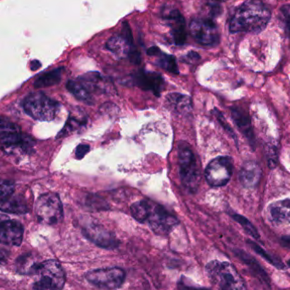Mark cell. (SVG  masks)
Returning a JSON list of instances; mask_svg holds the SVG:
<instances>
[{
	"label": "cell",
	"mask_w": 290,
	"mask_h": 290,
	"mask_svg": "<svg viewBox=\"0 0 290 290\" xmlns=\"http://www.w3.org/2000/svg\"><path fill=\"white\" fill-rule=\"evenodd\" d=\"M271 18L269 9L261 0H247L236 10L230 20L229 31L232 33L263 31Z\"/></svg>",
	"instance_id": "6da1fadb"
},
{
	"label": "cell",
	"mask_w": 290,
	"mask_h": 290,
	"mask_svg": "<svg viewBox=\"0 0 290 290\" xmlns=\"http://www.w3.org/2000/svg\"><path fill=\"white\" fill-rule=\"evenodd\" d=\"M178 166L183 187L188 192H197L201 182V170L195 154L187 142H181L178 145Z\"/></svg>",
	"instance_id": "7a4b0ae2"
},
{
	"label": "cell",
	"mask_w": 290,
	"mask_h": 290,
	"mask_svg": "<svg viewBox=\"0 0 290 290\" xmlns=\"http://www.w3.org/2000/svg\"><path fill=\"white\" fill-rule=\"evenodd\" d=\"M206 272L219 290H247L237 270L228 262L211 261L206 266Z\"/></svg>",
	"instance_id": "3957f363"
},
{
	"label": "cell",
	"mask_w": 290,
	"mask_h": 290,
	"mask_svg": "<svg viewBox=\"0 0 290 290\" xmlns=\"http://www.w3.org/2000/svg\"><path fill=\"white\" fill-rule=\"evenodd\" d=\"M34 273L37 279L32 290H62L66 283L65 272L56 260H47L38 264Z\"/></svg>",
	"instance_id": "277c9868"
},
{
	"label": "cell",
	"mask_w": 290,
	"mask_h": 290,
	"mask_svg": "<svg viewBox=\"0 0 290 290\" xmlns=\"http://www.w3.org/2000/svg\"><path fill=\"white\" fill-rule=\"evenodd\" d=\"M23 108L32 118L41 122H51L57 116L60 104L44 93L37 92L31 93L25 99Z\"/></svg>",
	"instance_id": "5b68a950"
},
{
	"label": "cell",
	"mask_w": 290,
	"mask_h": 290,
	"mask_svg": "<svg viewBox=\"0 0 290 290\" xmlns=\"http://www.w3.org/2000/svg\"><path fill=\"white\" fill-rule=\"evenodd\" d=\"M36 215L42 224L56 225L63 218V206L57 194L47 192L40 196L36 205Z\"/></svg>",
	"instance_id": "8992f818"
},
{
	"label": "cell",
	"mask_w": 290,
	"mask_h": 290,
	"mask_svg": "<svg viewBox=\"0 0 290 290\" xmlns=\"http://www.w3.org/2000/svg\"><path fill=\"white\" fill-rule=\"evenodd\" d=\"M124 271L118 267H108L90 271L86 274L87 282L102 289H116L125 281Z\"/></svg>",
	"instance_id": "52a82bcc"
},
{
	"label": "cell",
	"mask_w": 290,
	"mask_h": 290,
	"mask_svg": "<svg viewBox=\"0 0 290 290\" xmlns=\"http://www.w3.org/2000/svg\"><path fill=\"white\" fill-rule=\"evenodd\" d=\"M189 30L192 37L202 46L212 47L219 42V30L213 20L194 19L190 22Z\"/></svg>",
	"instance_id": "ba28073f"
},
{
	"label": "cell",
	"mask_w": 290,
	"mask_h": 290,
	"mask_svg": "<svg viewBox=\"0 0 290 290\" xmlns=\"http://www.w3.org/2000/svg\"><path fill=\"white\" fill-rule=\"evenodd\" d=\"M232 174V161L228 156L214 159L206 169V179L211 187H223Z\"/></svg>",
	"instance_id": "9c48e42d"
},
{
	"label": "cell",
	"mask_w": 290,
	"mask_h": 290,
	"mask_svg": "<svg viewBox=\"0 0 290 290\" xmlns=\"http://www.w3.org/2000/svg\"><path fill=\"white\" fill-rule=\"evenodd\" d=\"M147 222L155 233L162 236L169 234L179 223L177 217L163 206L153 203Z\"/></svg>",
	"instance_id": "30bf717a"
},
{
	"label": "cell",
	"mask_w": 290,
	"mask_h": 290,
	"mask_svg": "<svg viewBox=\"0 0 290 290\" xmlns=\"http://www.w3.org/2000/svg\"><path fill=\"white\" fill-rule=\"evenodd\" d=\"M106 49L120 58H129L130 56L137 51L133 44L132 31L127 22L123 23L121 34L115 35L107 41Z\"/></svg>",
	"instance_id": "8fae6325"
},
{
	"label": "cell",
	"mask_w": 290,
	"mask_h": 290,
	"mask_svg": "<svg viewBox=\"0 0 290 290\" xmlns=\"http://www.w3.org/2000/svg\"><path fill=\"white\" fill-rule=\"evenodd\" d=\"M82 233L87 239L101 248L115 250L120 245L116 235L101 225L88 224L82 228Z\"/></svg>",
	"instance_id": "7c38bea8"
},
{
	"label": "cell",
	"mask_w": 290,
	"mask_h": 290,
	"mask_svg": "<svg viewBox=\"0 0 290 290\" xmlns=\"http://www.w3.org/2000/svg\"><path fill=\"white\" fill-rule=\"evenodd\" d=\"M24 228L21 222L0 215V244L19 246L23 239Z\"/></svg>",
	"instance_id": "4fadbf2b"
},
{
	"label": "cell",
	"mask_w": 290,
	"mask_h": 290,
	"mask_svg": "<svg viewBox=\"0 0 290 290\" xmlns=\"http://www.w3.org/2000/svg\"><path fill=\"white\" fill-rule=\"evenodd\" d=\"M131 83L144 91H151L160 97L165 87V80L158 72L139 71L131 77Z\"/></svg>",
	"instance_id": "5bb4252c"
},
{
	"label": "cell",
	"mask_w": 290,
	"mask_h": 290,
	"mask_svg": "<svg viewBox=\"0 0 290 290\" xmlns=\"http://www.w3.org/2000/svg\"><path fill=\"white\" fill-rule=\"evenodd\" d=\"M163 17L171 28V34L175 44L177 46L185 44L187 42V31L183 16L177 10L172 9L171 11L163 12Z\"/></svg>",
	"instance_id": "9a60e30c"
},
{
	"label": "cell",
	"mask_w": 290,
	"mask_h": 290,
	"mask_svg": "<svg viewBox=\"0 0 290 290\" xmlns=\"http://www.w3.org/2000/svg\"><path fill=\"white\" fill-rule=\"evenodd\" d=\"M77 80L91 93H107L113 90L108 80L99 72H87Z\"/></svg>",
	"instance_id": "2e32d148"
},
{
	"label": "cell",
	"mask_w": 290,
	"mask_h": 290,
	"mask_svg": "<svg viewBox=\"0 0 290 290\" xmlns=\"http://www.w3.org/2000/svg\"><path fill=\"white\" fill-rule=\"evenodd\" d=\"M231 114H232V120L235 124L237 125L240 132L246 136L250 144L254 147L256 143V139H255L253 128L251 125V117L249 116L248 112L238 106H233L231 108Z\"/></svg>",
	"instance_id": "e0dca14e"
},
{
	"label": "cell",
	"mask_w": 290,
	"mask_h": 290,
	"mask_svg": "<svg viewBox=\"0 0 290 290\" xmlns=\"http://www.w3.org/2000/svg\"><path fill=\"white\" fill-rule=\"evenodd\" d=\"M261 177V170L255 161L244 164L239 172V181L243 187L253 188L258 185Z\"/></svg>",
	"instance_id": "ac0fdd59"
},
{
	"label": "cell",
	"mask_w": 290,
	"mask_h": 290,
	"mask_svg": "<svg viewBox=\"0 0 290 290\" xmlns=\"http://www.w3.org/2000/svg\"><path fill=\"white\" fill-rule=\"evenodd\" d=\"M233 251H234L235 255L251 269L254 275H256V277L261 280V282L270 287L271 281H270L268 275H267V272H265V270L261 267L258 261L254 258L253 256H251V255H249L248 253H246L244 251L237 250V249Z\"/></svg>",
	"instance_id": "d6986e66"
},
{
	"label": "cell",
	"mask_w": 290,
	"mask_h": 290,
	"mask_svg": "<svg viewBox=\"0 0 290 290\" xmlns=\"http://www.w3.org/2000/svg\"><path fill=\"white\" fill-rule=\"evenodd\" d=\"M166 105L168 108L177 113L187 114L192 111V101L187 95L170 93L166 96Z\"/></svg>",
	"instance_id": "ffe728a7"
},
{
	"label": "cell",
	"mask_w": 290,
	"mask_h": 290,
	"mask_svg": "<svg viewBox=\"0 0 290 290\" xmlns=\"http://www.w3.org/2000/svg\"><path fill=\"white\" fill-rule=\"evenodd\" d=\"M0 211L6 213L26 214L28 211V206L23 198L11 195L0 199Z\"/></svg>",
	"instance_id": "44dd1931"
},
{
	"label": "cell",
	"mask_w": 290,
	"mask_h": 290,
	"mask_svg": "<svg viewBox=\"0 0 290 290\" xmlns=\"http://www.w3.org/2000/svg\"><path fill=\"white\" fill-rule=\"evenodd\" d=\"M87 117L83 112H78L77 114H71L69 116L66 122V126L59 133L58 137H64L68 136L72 132L82 129L87 125Z\"/></svg>",
	"instance_id": "7402d4cb"
},
{
	"label": "cell",
	"mask_w": 290,
	"mask_h": 290,
	"mask_svg": "<svg viewBox=\"0 0 290 290\" xmlns=\"http://www.w3.org/2000/svg\"><path fill=\"white\" fill-rule=\"evenodd\" d=\"M66 88L69 90V92L74 95L75 98L82 103L87 104L88 106L94 104V100L92 98V93L88 92V90L78 80L68 81L66 83Z\"/></svg>",
	"instance_id": "603a6c76"
},
{
	"label": "cell",
	"mask_w": 290,
	"mask_h": 290,
	"mask_svg": "<svg viewBox=\"0 0 290 290\" xmlns=\"http://www.w3.org/2000/svg\"><path fill=\"white\" fill-rule=\"evenodd\" d=\"M63 67L55 69L53 71H49L47 73L40 76L34 82V87L36 88L51 87L54 85L58 84L61 81V77L63 75Z\"/></svg>",
	"instance_id": "cb8c5ba5"
},
{
	"label": "cell",
	"mask_w": 290,
	"mask_h": 290,
	"mask_svg": "<svg viewBox=\"0 0 290 290\" xmlns=\"http://www.w3.org/2000/svg\"><path fill=\"white\" fill-rule=\"evenodd\" d=\"M272 219L276 222H284L290 218V200L277 201L270 207Z\"/></svg>",
	"instance_id": "d4e9b609"
},
{
	"label": "cell",
	"mask_w": 290,
	"mask_h": 290,
	"mask_svg": "<svg viewBox=\"0 0 290 290\" xmlns=\"http://www.w3.org/2000/svg\"><path fill=\"white\" fill-rule=\"evenodd\" d=\"M152 202L149 201H139L132 204L131 213L136 221L141 223L147 222L151 214Z\"/></svg>",
	"instance_id": "484cf974"
},
{
	"label": "cell",
	"mask_w": 290,
	"mask_h": 290,
	"mask_svg": "<svg viewBox=\"0 0 290 290\" xmlns=\"http://www.w3.org/2000/svg\"><path fill=\"white\" fill-rule=\"evenodd\" d=\"M155 57L157 58L156 65L161 68L166 70L172 74H179V70L174 56H170L160 51Z\"/></svg>",
	"instance_id": "4316f807"
},
{
	"label": "cell",
	"mask_w": 290,
	"mask_h": 290,
	"mask_svg": "<svg viewBox=\"0 0 290 290\" xmlns=\"http://www.w3.org/2000/svg\"><path fill=\"white\" fill-rule=\"evenodd\" d=\"M247 243L249 244V246H251V248L253 249L256 253L260 255L261 257H263L266 261H268L270 264H272V266H274L276 268L280 270L284 269V264L282 263L281 260L267 253V251L261 248V246H259L257 244L251 241V240H247Z\"/></svg>",
	"instance_id": "83f0119b"
},
{
	"label": "cell",
	"mask_w": 290,
	"mask_h": 290,
	"mask_svg": "<svg viewBox=\"0 0 290 290\" xmlns=\"http://www.w3.org/2000/svg\"><path fill=\"white\" fill-rule=\"evenodd\" d=\"M202 11L206 14L205 19L213 20L216 16H219L222 12V7L220 5L219 0H203Z\"/></svg>",
	"instance_id": "f1b7e54d"
},
{
	"label": "cell",
	"mask_w": 290,
	"mask_h": 290,
	"mask_svg": "<svg viewBox=\"0 0 290 290\" xmlns=\"http://www.w3.org/2000/svg\"><path fill=\"white\" fill-rule=\"evenodd\" d=\"M232 217L237 223H239V224L242 226L244 230H245L249 235H251V237H253L254 238H256V239L260 238L258 231H257L255 226H254L246 217L241 216V215H238V214H233Z\"/></svg>",
	"instance_id": "f546056e"
},
{
	"label": "cell",
	"mask_w": 290,
	"mask_h": 290,
	"mask_svg": "<svg viewBox=\"0 0 290 290\" xmlns=\"http://www.w3.org/2000/svg\"><path fill=\"white\" fill-rule=\"evenodd\" d=\"M21 132V128L9 119L0 116V134L2 137L9 135L17 134Z\"/></svg>",
	"instance_id": "4dcf8cb0"
},
{
	"label": "cell",
	"mask_w": 290,
	"mask_h": 290,
	"mask_svg": "<svg viewBox=\"0 0 290 290\" xmlns=\"http://www.w3.org/2000/svg\"><path fill=\"white\" fill-rule=\"evenodd\" d=\"M266 156H267V163L270 168L273 169L276 167L277 164V152L274 146L272 144H267L266 147Z\"/></svg>",
	"instance_id": "1f68e13d"
},
{
	"label": "cell",
	"mask_w": 290,
	"mask_h": 290,
	"mask_svg": "<svg viewBox=\"0 0 290 290\" xmlns=\"http://www.w3.org/2000/svg\"><path fill=\"white\" fill-rule=\"evenodd\" d=\"M213 114L216 116V118L217 119V121L220 122V124L222 125V127L224 128L225 131L236 141V135H235L232 127H230L229 124L227 123L222 112L218 111L217 109H214Z\"/></svg>",
	"instance_id": "d6a6232c"
},
{
	"label": "cell",
	"mask_w": 290,
	"mask_h": 290,
	"mask_svg": "<svg viewBox=\"0 0 290 290\" xmlns=\"http://www.w3.org/2000/svg\"><path fill=\"white\" fill-rule=\"evenodd\" d=\"M281 16H282V21L284 22L285 31L287 32V37L290 39V5H285L282 6L281 10Z\"/></svg>",
	"instance_id": "836d02e7"
},
{
	"label": "cell",
	"mask_w": 290,
	"mask_h": 290,
	"mask_svg": "<svg viewBox=\"0 0 290 290\" xmlns=\"http://www.w3.org/2000/svg\"><path fill=\"white\" fill-rule=\"evenodd\" d=\"M15 185L11 182H0V199L13 195Z\"/></svg>",
	"instance_id": "e575fe53"
},
{
	"label": "cell",
	"mask_w": 290,
	"mask_h": 290,
	"mask_svg": "<svg viewBox=\"0 0 290 290\" xmlns=\"http://www.w3.org/2000/svg\"><path fill=\"white\" fill-rule=\"evenodd\" d=\"M87 206H89L90 208H95L98 211L106 210V206H108L101 199L93 196H90V199H87Z\"/></svg>",
	"instance_id": "d590c367"
},
{
	"label": "cell",
	"mask_w": 290,
	"mask_h": 290,
	"mask_svg": "<svg viewBox=\"0 0 290 290\" xmlns=\"http://www.w3.org/2000/svg\"><path fill=\"white\" fill-rule=\"evenodd\" d=\"M89 145L81 143L76 149V158L78 159V160H82L89 152Z\"/></svg>",
	"instance_id": "8d00e7d4"
},
{
	"label": "cell",
	"mask_w": 290,
	"mask_h": 290,
	"mask_svg": "<svg viewBox=\"0 0 290 290\" xmlns=\"http://www.w3.org/2000/svg\"><path fill=\"white\" fill-rule=\"evenodd\" d=\"M178 290H208L206 288H201V287H194V286H190V285H187L186 282H182V280H181L179 282H178Z\"/></svg>",
	"instance_id": "74e56055"
},
{
	"label": "cell",
	"mask_w": 290,
	"mask_h": 290,
	"mask_svg": "<svg viewBox=\"0 0 290 290\" xmlns=\"http://www.w3.org/2000/svg\"><path fill=\"white\" fill-rule=\"evenodd\" d=\"M185 58L187 59V61H189L190 62L192 63V62H195V61H199V60L201 59V56H199L198 54L196 53V52H189Z\"/></svg>",
	"instance_id": "f35d334b"
},
{
	"label": "cell",
	"mask_w": 290,
	"mask_h": 290,
	"mask_svg": "<svg viewBox=\"0 0 290 290\" xmlns=\"http://www.w3.org/2000/svg\"><path fill=\"white\" fill-rule=\"evenodd\" d=\"M281 243H282V246H284L285 248L290 250V236L282 237L281 238Z\"/></svg>",
	"instance_id": "ab89813d"
},
{
	"label": "cell",
	"mask_w": 290,
	"mask_h": 290,
	"mask_svg": "<svg viewBox=\"0 0 290 290\" xmlns=\"http://www.w3.org/2000/svg\"><path fill=\"white\" fill-rule=\"evenodd\" d=\"M40 66H41V63H40L39 61H33L31 64V69H32V71H36V70L39 68Z\"/></svg>",
	"instance_id": "60d3db41"
},
{
	"label": "cell",
	"mask_w": 290,
	"mask_h": 290,
	"mask_svg": "<svg viewBox=\"0 0 290 290\" xmlns=\"http://www.w3.org/2000/svg\"><path fill=\"white\" fill-rule=\"evenodd\" d=\"M6 261L7 260H6V253H4L3 251H0V265L6 263Z\"/></svg>",
	"instance_id": "b9f144b4"
},
{
	"label": "cell",
	"mask_w": 290,
	"mask_h": 290,
	"mask_svg": "<svg viewBox=\"0 0 290 290\" xmlns=\"http://www.w3.org/2000/svg\"><path fill=\"white\" fill-rule=\"evenodd\" d=\"M287 266L290 267V260L289 261H287Z\"/></svg>",
	"instance_id": "7bdbcfd3"
}]
</instances>
